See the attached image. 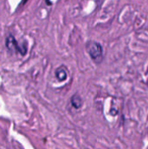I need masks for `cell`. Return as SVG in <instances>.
<instances>
[{
  "mask_svg": "<svg viewBox=\"0 0 148 149\" xmlns=\"http://www.w3.org/2000/svg\"><path fill=\"white\" fill-rule=\"evenodd\" d=\"M86 51L91 58L96 62L100 63L103 59V49L100 44L95 41H90L86 44Z\"/></svg>",
  "mask_w": 148,
  "mask_h": 149,
  "instance_id": "obj_1",
  "label": "cell"
},
{
  "mask_svg": "<svg viewBox=\"0 0 148 149\" xmlns=\"http://www.w3.org/2000/svg\"><path fill=\"white\" fill-rule=\"evenodd\" d=\"M5 45H6L7 49L11 52H20L22 55H24L26 53V51H27L26 45H24L21 47L12 35H9L6 38Z\"/></svg>",
  "mask_w": 148,
  "mask_h": 149,
  "instance_id": "obj_2",
  "label": "cell"
},
{
  "mask_svg": "<svg viewBox=\"0 0 148 149\" xmlns=\"http://www.w3.org/2000/svg\"><path fill=\"white\" fill-rule=\"evenodd\" d=\"M56 78L58 81H65L67 79V70L64 65L59 66L55 72Z\"/></svg>",
  "mask_w": 148,
  "mask_h": 149,
  "instance_id": "obj_3",
  "label": "cell"
},
{
  "mask_svg": "<svg viewBox=\"0 0 148 149\" xmlns=\"http://www.w3.org/2000/svg\"><path fill=\"white\" fill-rule=\"evenodd\" d=\"M71 103L72 105V107L76 109H79L82 105H83V100L80 97V95H79L78 93L74 94L72 98H71Z\"/></svg>",
  "mask_w": 148,
  "mask_h": 149,
  "instance_id": "obj_4",
  "label": "cell"
}]
</instances>
